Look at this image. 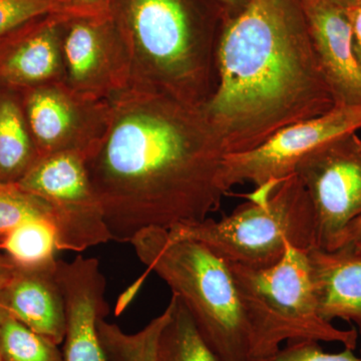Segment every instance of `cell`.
I'll use <instances>...</instances> for the list:
<instances>
[{
    "label": "cell",
    "mask_w": 361,
    "mask_h": 361,
    "mask_svg": "<svg viewBox=\"0 0 361 361\" xmlns=\"http://www.w3.org/2000/svg\"><path fill=\"white\" fill-rule=\"evenodd\" d=\"M109 102L108 128L87 166L111 241L219 210L227 153L203 106L135 87Z\"/></svg>",
    "instance_id": "obj_1"
},
{
    "label": "cell",
    "mask_w": 361,
    "mask_h": 361,
    "mask_svg": "<svg viewBox=\"0 0 361 361\" xmlns=\"http://www.w3.org/2000/svg\"><path fill=\"white\" fill-rule=\"evenodd\" d=\"M217 65V87L203 108L227 155L336 106L300 0H249L226 23Z\"/></svg>",
    "instance_id": "obj_2"
},
{
    "label": "cell",
    "mask_w": 361,
    "mask_h": 361,
    "mask_svg": "<svg viewBox=\"0 0 361 361\" xmlns=\"http://www.w3.org/2000/svg\"><path fill=\"white\" fill-rule=\"evenodd\" d=\"M111 18L129 87L204 106L218 84V49L230 16L216 0H114Z\"/></svg>",
    "instance_id": "obj_3"
},
{
    "label": "cell",
    "mask_w": 361,
    "mask_h": 361,
    "mask_svg": "<svg viewBox=\"0 0 361 361\" xmlns=\"http://www.w3.org/2000/svg\"><path fill=\"white\" fill-rule=\"evenodd\" d=\"M130 245L179 297L218 361H253L251 336L229 266L199 242L149 228Z\"/></svg>",
    "instance_id": "obj_4"
},
{
    "label": "cell",
    "mask_w": 361,
    "mask_h": 361,
    "mask_svg": "<svg viewBox=\"0 0 361 361\" xmlns=\"http://www.w3.org/2000/svg\"><path fill=\"white\" fill-rule=\"evenodd\" d=\"M169 231L203 244L225 262L261 269L279 262L288 244L305 252L314 246V215L305 188L292 174L255 188L220 220L209 217Z\"/></svg>",
    "instance_id": "obj_5"
},
{
    "label": "cell",
    "mask_w": 361,
    "mask_h": 361,
    "mask_svg": "<svg viewBox=\"0 0 361 361\" xmlns=\"http://www.w3.org/2000/svg\"><path fill=\"white\" fill-rule=\"evenodd\" d=\"M227 264L250 329L252 360H264L292 341L356 348L357 330L338 329L320 317L305 251L288 244L279 262L261 269Z\"/></svg>",
    "instance_id": "obj_6"
},
{
    "label": "cell",
    "mask_w": 361,
    "mask_h": 361,
    "mask_svg": "<svg viewBox=\"0 0 361 361\" xmlns=\"http://www.w3.org/2000/svg\"><path fill=\"white\" fill-rule=\"evenodd\" d=\"M18 184L54 209L59 251L82 252L111 241L84 154L42 157Z\"/></svg>",
    "instance_id": "obj_7"
},
{
    "label": "cell",
    "mask_w": 361,
    "mask_h": 361,
    "mask_svg": "<svg viewBox=\"0 0 361 361\" xmlns=\"http://www.w3.org/2000/svg\"><path fill=\"white\" fill-rule=\"evenodd\" d=\"M294 174L314 215V246L336 250L342 233L361 216V139L348 133L308 154Z\"/></svg>",
    "instance_id": "obj_8"
},
{
    "label": "cell",
    "mask_w": 361,
    "mask_h": 361,
    "mask_svg": "<svg viewBox=\"0 0 361 361\" xmlns=\"http://www.w3.org/2000/svg\"><path fill=\"white\" fill-rule=\"evenodd\" d=\"M360 130L361 106H336L322 116L287 126L256 148L225 156L226 189L231 191L247 183L258 188L279 182L294 174L297 165L311 152Z\"/></svg>",
    "instance_id": "obj_9"
},
{
    "label": "cell",
    "mask_w": 361,
    "mask_h": 361,
    "mask_svg": "<svg viewBox=\"0 0 361 361\" xmlns=\"http://www.w3.org/2000/svg\"><path fill=\"white\" fill-rule=\"evenodd\" d=\"M18 94L39 158L59 153L87 158L103 139L110 102L82 96L63 80Z\"/></svg>",
    "instance_id": "obj_10"
},
{
    "label": "cell",
    "mask_w": 361,
    "mask_h": 361,
    "mask_svg": "<svg viewBox=\"0 0 361 361\" xmlns=\"http://www.w3.org/2000/svg\"><path fill=\"white\" fill-rule=\"evenodd\" d=\"M63 82L90 99L110 101L129 87V66L110 14L70 16L63 25Z\"/></svg>",
    "instance_id": "obj_11"
},
{
    "label": "cell",
    "mask_w": 361,
    "mask_h": 361,
    "mask_svg": "<svg viewBox=\"0 0 361 361\" xmlns=\"http://www.w3.org/2000/svg\"><path fill=\"white\" fill-rule=\"evenodd\" d=\"M56 277L66 307L63 361H106L97 325L109 313L106 281L99 260H58Z\"/></svg>",
    "instance_id": "obj_12"
},
{
    "label": "cell",
    "mask_w": 361,
    "mask_h": 361,
    "mask_svg": "<svg viewBox=\"0 0 361 361\" xmlns=\"http://www.w3.org/2000/svg\"><path fill=\"white\" fill-rule=\"evenodd\" d=\"M70 16L47 14L0 39V90L20 92L63 80L61 32Z\"/></svg>",
    "instance_id": "obj_13"
},
{
    "label": "cell",
    "mask_w": 361,
    "mask_h": 361,
    "mask_svg": "<svg viewBox=\"0 0 361 361\" xmlns=\"http://www.w3.org/2000/svg\"><path fill=\"white\" fill-rule=\"evenodd\" d=\"M311 42L336 106H361V68L348 14L331 0H300Z\"/></svg>",
    "instance_id": "obj_14"
},
{
    "label": "cell",
    "mask_w": 361,
    "mask_h": 361,
    "mask_svg": "<svg viewBox=\"0 0 361 361\" xmlns=\"http://www.w3.org/2000/svg\"><path fill=\"white\" fill-rule=\"evenodd\" d=\"M56 264L37 269L16 268L11 281L0 289V307L32 331L61 345L66 320Z\"/></svg>",
    "instance_id": "obj_15"
},
{
    "label": "cell",
    "mask_w": 361,
    "mask_h": 361,
    "mask_svg": "<svg viewBox=\"0 0 361 361\" xmlns=\"http://www.w3.org/2000/svg\"><path fill=\"white\" fill-rule=\"evenodd\" d=\"M306 255L320 317L353 323L361 336V259L353 245L332 251L312 246Z\"/></svg>",
    "instance_id": "obj_16"
},
{
    "label": "cell",
    "mask_w": 361,
    "mask_h": 361,
    "mask_svg": "<svg viewBox=\"0 0 361 361\" xmlns=\"http://www.w3.org/2000/svg\"><path fill=\"white\" fill-rule=\"evenodd\" d=\"M39 159L20 94L0 90V182L18 183Z\"/></svg>",
    "instance_id": "obj_17"
},
{
    "label": "cell",
    "mask_w": 361,
    "mask_h": 361,
    "mask_svg": "<svg viewBox=\"0 0 361 361\" xmlns=\"http://www.w3.org/2000/svg\"><path fill=\"white\" fill-rule=\"evenodd\" d=\"M170 317L161 330L157 361H218L203 341L186 305L173 294Z\"/></svg>",
    "instance_id": "obj_18"
},
{
    "label": "cell",
    "mask_w": 361,
    "mask_h": 361,
    "mask_svg": "<svg viewBox=\"0 0 361 361\" xmlns=\"http://www.w3.org/2000/svg\"><path fill=\"white\" fill-rule=\"evenodd\" d=\"M0 250L20 269L51 267L58 262L56 232L49 220L28 221L0 242Z\"/></svg>",
    "instance_id": "obj_19"
},
{
    "label": "cell",
    "mask_w": 361,
    "mask_h": 361,
    "mask_svg": "<svg viewBox=\"0 0 361 361\" xmlns=\"http://www.w3.org/2000/svg\"><path fill=\"white\" fill-rule=\"evenodd\" d=\"M171 306L140 331L127 334L118 325L101 319L97 325L106 361H157L161 330L170 317Z\"/></svg>",
    "instance_id": "obj_20"
},
{
    "label": "cell",
    "mask_w": 361,
    "mask_h": 361,
    "mask_svg": "<svg viewBox=\"0 0 361 361\" xmlns=\"http://www.w3.org/2000/svg\"><path fill=\"white\" fill-rule=\"evenodd\" d=\"M0 348L4 361H63L58 344L32 331L4 310Z\"/></svg>",
    "instance_id": "obj_21"
},
{
    "label": "cell",
    "mask_w": 361,
    "mask_h": 361,
    "mask_svg": "<svg viewBox=\"0 0 361 361\" xmlns=\"http://www.w3.org/2000/svg\"><path fill=\"white\" fill-rule=\"evenodd\" d=\"M37 219L49 220L54 228L51 206L18 183L0 182V242L18 226Z\"/></svg>",
    "instance_id": "obj_22"
},
{
    "label": "cell",
    "mask_w": 361,
    "mask_h": 361,
    "mask_svg": "<svg viewBox=\"0 0 361 361\" xmlns=\"http://www.w3.org/2000/svg\"><path fill=\"white\" fill-rule=\"evenodd\" d=\"M51 13H66L61 0H0V39Z\"/></svg>",
    "instance_id": "obj_23"
},
{
    "label": "cell",
    "mask_w": 361,
    "mask_h": 361,
    "mask_svg": "<svg viewBox=\"0 0 361 361\" xmlns=\"http://www.w3.org/2000/svg\"><path fill=\"white\" fill-rule=\"evenodd\" d=\"M261 361H361L355 349L344 348L341 353H326L317 341H292L285 343L274 355Z\"/></svg>",
    "instance_id": "obj_24"
},
{
    "label": "cell",
    "mask_w": 361,
    "mask_h": 361,
    "mask_svg": "<svg viewBox=\"0 0 361 361\" xmlns=\"http://www.w3.org/2000/svg\"><path fill=\"white\" fill-rule=\"evenodd\" d=\"M114 0H63L66 13L75 16H97L110 14Z\"/></svg>",
    "instance_id": "obj_25"
},
{
    "label": "cell",
    "mask_w": 361,
    "mask_h": 361,
    "mask_svg": "<svg viewBox=\"0 0 361 361\" xmlns=\"http://www.w3.org/2000/svg\"><path fill=\"white\" fill-rule=\"evenodd\" d=\"M344 9L350 23L353 52L361 68V4Z\"/></svg>",
    "instance_id": "obj_26"
},
{
    "label": "cell",
    "mask_w": 361,
    "mask_h": 361,
    "mask_svg": "<svg viewBox=\"0 0 361 361\" xmlns=\"http://www.w3.org/2000/svg\"><path fill=\"white\" fill-rule=\"evenodd\" d=\"M360 242H361V216L355 222L351 223L346 228L345 231L342 233L338 243H337L336 249L348 245V244L360 243Z\"/></svg>",
    "instance_id": "obj_27"
},
{
    "label": "cell",
    "mask_w": 361,
    "mask_h": 361,
    "mask_svg": "<svg viewBox=\"0 0 361 361\" xmlns=\"http://www.w3.org/2000/svg\"><path fill=\"white\" fill-rule=\"evenodd\" d=\"M149 272V271L147 270V272L145 273L142 277H140L139 279L132 285V286L129 287V289H128L125 293H123L122 295L120 296L118 303H116V315L121 314V313L123 312V310H125V308L129 305V303L133 300L134 296L137 295V292L141 289L142 285L144 284L145 279H146L147 275H148Z\"/></svg>",
    "instance_id": "obj_28"
},
{
    "label": "cell",
    "mask_w": 361,
    "mask_h": 361,
    "mask_svg": "<svg viewBox=\"0 0 361 361\" xmlns=\"http://www.w3.org/2000/svg\"><path fill=\"white\" fill-rule=\"evenodd\" d=\"M16 271V265L0 252V289L4 288L11 281Z\"/></svg>",
    "instance_id": "obj_29"
},
{
    "label": "cell",
    "mask_w": 361,
    "mask_h": 361,
    "mask_svg": "<svg viewBox=\"0 0 361 361\" xmlns=\"http://www.w3.org/2000/svg\"><path fill=\"white\" fill-rule=\"evenodd\" d=\"M219 2L230 18L238 14L248 4L249 0H216Z\"/></svg>",
    "instance_id": "obj_30"
},
{
    "label": "cell",
    "mask_w": 361,
    "mask_h": 361,
    "mask_svg": "<svg viewBox=\"0 0 361 361\" xmlns=\"http://www.w3.org/2000/svg\"><path fill=\"white\" fill-rule=\"evenodd\" d=\"M331 1L343 8H348V7L361 4V0H331Z\"/></svg>",
    "instance_id": "obj_31"
},
{
    "label": "cell",
    "mask_w": 361,
    "mask_h": 361,
    "mask_svg": "<svg viewBox=\"0 0 361 361\" xmlns=\"http://www.w3.org/2000/svg\"><path fill=\"white\" fill-rule=\"evenodd\" d=\"M348 245H349V244H348ZM350 245H353V250H355V253L356 254V256H357V257H360L361 259V242H360V243L350 244Z\"/></svg>",
    "instance_id": "obj_32"
},
{
    "label": "cell",
    "mask_w": 361,
    "mask_h": 361,
    "mask_svg": "<svg viewBox=\"0 0 361 361\" xmlns=\"http://www.w3.org/2000/svg\"><path fill=\"white\" fill-rule=\"evenodd\" d=\"M1 315H2V310H1V308H0V319H1ZM0 361H4V360H2L1 348H0Z\"/></svg>",
    "instance_id": "obj_33"
},
{
    "label": "cell",
    "mask_w": 361,
    "mask_h": 361,
    "mask_svg": "<svg viewBox=\"0 0 361 361\" xmlns=\"http://www.w3.org/2000/svg\"><path fill=\"white\" fill-rule=\"evenodd\" d=\"M360 355H361V348H360Z\"/></svg>",
    "instance_id": "obj_34"
},
{
    "label": "cell",
    "mask_w": 361,
    "mask_h": 361,
    "mask_svg": "<svg viewBox=\"0 0 361 361\" xmlns=\"http://www.w3.org/2000/svg\"><path fill=\"white\" fill-rule=\"evenodd\" d=\"M61 2H63V0H61Z\"/></svg>",
    "instance_id": "obj_35"
}]
</instances>
